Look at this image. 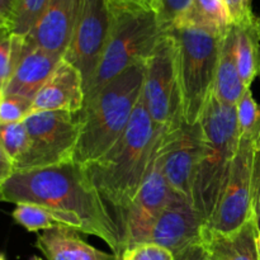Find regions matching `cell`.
I'll return each mask as SVG.
<instances>
[{
    "label": "cell",
    "mask_w": 260,
    "mask_h": 260,
    "mask_svg": "<svg viewBox=\"0 0 260 260\" xmlns=\"http://www.w3.org/2000/svg\"><path fill=\"white\" fill-rule=\"evenodd\" d=\"M12 217L18 225L23 226L29 233L55 228H69L79 233H83L84 230L83 222L76 215L35 203H18L12 212Z\"/></svg>",
    "instance_id": "21"
},
{
    "label": "cell",
    "mask_w": 260,
    "mask_h": 260,
    "mask_svg": "<svg viewBox=\"0 0 260 260\" xmlns=\"http://www.w3.org/2000/svg\"><path fill=\"white\" fill-rule=\"evenodd\" d=\"M254 141L240 136L230 178L215 213L205 226L218 233L239 230L253 217Z\"/></svg>",
    "instance_id": "10"
},
{
    "label": "cell",
    "mask_w": 260,
    "mask_h": 260,
    "mask_svg": "<svg viewBox=\"0 0 260 260\" xmlns=\"http://www.w3.org/2000/svg\"><path fill=\"white\" fill-rule=\"evenodd\" d=\"M10 32V22L0 14V33Z\"/></svg>",
    "instance_id": "36"
},
{
    "label": "cell",
    "mask_w": 260,
    "mask_h": 260,
    "mask_svg": "<svg viewBox=\"0 0 260 260\" xmlns=\"http://www.w3.org/2000/svg\"><path fill=\"white\" fill-rule=\"evenodd\" d=\"M157 150L154 155L146 179L142 183L128 210L126 225V249L129 246L147 243L152 226L156 222L157 217L173 194L172 188L169 187L162 174Z\"/></svg>",
    "instance_id": "12"
},
{
    "label": "cell",
    "mask_w": 260,
    "mask_h": 260,
    "mask_svg": "<svg viewBox=\"0 0 260 260\" xmlns=\"http://www.w3.org/2000/svg\"><path fill=\"white\" fill-rule=\"evenodd\" d=\"M174 260H210L205 248L201 243L194 245L188 246L187 249L182 250L180 253L175 254Z\"/></svg>",
    "instance_id": "32"
},
{
    "label": "cell",
    "mask_w": 260,
    "mask_h": 260,
    "mask_svg": "<svg viewBox=\"0 0 260 260\" xmlns=\"http://www.w3.org/2000/svg\"><path fill=\"white\" fill-rule=\"evenodd\" d=\"M193 0H151V8L155 12L162 32L174 27L177 20L190 7Z\"/></svg>",
    "instance_id": "28"
},
{
    "label": "cell",
    "mask_w": 260,
    "mask_h": 260,
    "mask_svg": "<svg viewBox=\"0 0 260 260\" xmlns=\"http://www.w3.org/2000/svg\"><path fill=\"white\" fill-rule=\"evenodd\" d=\"M32 260H43V259H41V258H38V256H35V258H33Z\"/></svg>",
    "instance_id": "39"
},
{
    "label": "cell",
    "mask_w": 260,
    "mask_h": 260,
    "mask_svg": "<svg viewBox=\"0 0 260 260\" xmlns=\"http://www.w3.org/2000/svg\"><path fill=\"white\" fill-rule=\"evenodd\" d=\"M48 0H15L10 18V32L27 37L42 17Z\"/></svg>",
    "instance_id": "23"
},
{
    "label": "cell",
    "mask_w": 260,
    "mask_h": 260,
    "mask_svg": "<svg viewBox=\"0 0 260 260\" xmlns=\"http://www.w3.org/2000/svg\"><path fill=\"white\" fill-rule=\"evenodd\" d=\"M141 99L155 126L164 135L177 131L185 123L178 43L170 30L162 33L145 62Z\"/></svg>",
    "instance_id": "7"
},
{
    "label": "cell",
    "mask_w": 260,
    "mask_h": 260,
    "mask_svg": "<svg viewBox=\"0 0 260 260\" xmlns=\"http://www.w3.org/2000/svg\"><path fill=\"white\" fill-rule=\"evenodd\" d=\"M236 114L240 136L248 137L255 142L260 137V104L254 99L250 88L244 91L236 104Z\"/></svg>",
    "instance_id": "26"
},
{
    "label": "cell",
    "mask_w": 260,
    "mask_h": 260,
    "mask_svg": "<svg viewBox=\"0 0 260 260\" xmlns=\"http://www.w3.org/2000/svg\"><path fill=\"white\" fill-rule=\"evenodd\" d=\"M29 150L15 172L73 161L80 132V112H37L24 119Z\"/></svg>",
    "instance_id": "8"
},
{
    "label": "cell",
    "mask_w": 260,
    "mask_h": 260,
    "mask_svg": "<svg viewBox=\"0 0 260 260\" xmlns=\"http://www.w3.org/2000/svg\"><path fill=\"white\" fill-rule=\"evenodd\" d=\"M83 0H48L42 17L25 37L24 50L42 48L62 57L73 38Z\"/></svg>",
    "instance_id": "14"
},
{
    "label": "cell",
    "mask_w": 260,
    "mask_h": 260,
    "mask_svg": "<svg viewBox=\"0 0 260 260\" xmlns=\"http://www.w3.org/2000/svg\"><path fill=\"white\" fill-rule=\"evenodd\" d=\"M109 2L119 5H140V7L151 8V0H109Z\"/></svg>",
    "instance_id": "35"
},
{
    "label": "cell",
    "mask_w": 260,
    "mask_h": 260,
    "mask_svg": "<svg viewBox=\"0 0 260 260\" xmlns=\"http://www.w3.org/2000/svg\"><path fill=\"white\" fill-rule=\"evenodd\" d=\"M254 217L234 233L223 234L203 228L201 244L210 260H259L256 249L258 236Z\"/></svg>",
    "instance_id": "17"
},
{
    "label": "cell",
    "mask_w": 260,
    "mask_h": 260,
    "mask_svg": "<svg viewBox=\"0 0 260 260\" xmlns=\"http://www.w3.org/2000/svg\"><path fill=\"white\" fill-rule=\"evenodd\" d=\"M203 228L205 222L193 203L173 192L152 226L147 243L162 246L175 255L188 246L201 243Z\"/></svg>",
    "instance_id": "13"
},
{
    "label": "cell",
    "mask_w": 260,
    "mask_h": 260,
    "mask_svg": "<svg viewBox=\"0 0 260 260\" xmlns=\"http://www.w3.org/2000/svg\"><path fill=\"white\" fill-rule=\"evenodd\" d=\"M162 137L164 134L155 126L140 99L121 139L103 156L84 165L91 185L116 226L123 251L127 246L128 210L146 179Z\"/></svg>",
    "instance_id": "2"
},
{
    "label": "cell",
    "mask_w": 260,
    "mask_h": 260,
    "mask_svg": "<svg viewBox=\"0 0 260 260\" xmlns=\"http://www.w3.org/2000/svg\"><path fill=\"white\" fill-rule=\"evenodd\" d=\"M0 260H7V259H5L4 254H0Z\"/></svg>",
    "instance_id": "38"
},
{
    "label": "cell",
    "mask_w": 260,
    "mask_h": 260,
    "mask_svg": "<svg viewBox=\"0 0 260 260\" xmlns=\"http://www.w3.org/2000/svg\"><path fill=\"white\" fill-rule=\"evenodd\" d=\"M84 102L83 76L75 66L62 57L50 79L33 98L30 113L57 111L79 113L83 109Z\"/></svg>",
    "instance_id": "15"
},
{
    "label": "cell",
    "mask_w": 260,
    "mask_h": 260,
    "mask_svg": "<svg viewBox=\"0 0 260 260\" xmlns=\"http://www.w3.org/2000/svg\"><path fill=\"white\" fill-rule=\"evenodd\" d=\"M0 202H3V197H2V194H0Z\"/></svg>",
    "instance_id": "40"
},
{
    "label": "cell",
    "mask_w": 260,
    "mask_h": 260,
    "mask_svg": "<svg viewBox=\"0 0 260 260\" xmlns=\"http://www.w3.org/2000/svg\"><path fill=\"white\" fill-rule=\"evenodd\" d=\"M256 249H258V258L260 260V234L256 236Z\"/></svg>",
    "instance_id": "37"
},
{
    "label": "cell",
    "mask_w": 260,
    "mask_h": 260,
    "mask_svg": "<svg viewBox=\"0 0 260 260\" xmlns=\"http://www.w3.org/2000/svg\"><path fill=\"white\" fill-rule=\"evenodd\" d=\"M0 142L12 159L14 168L17 169L18 165L27 155L30 144L29 135H28L24 122L2 124L0 126Z\"/></svg>",
    "instance_id": "25"
},
{
    "label": "cell",
    "mask_w": 260,
    "mask_h": 260,
    "mask_svg": "<svg viewBox=\"0 0 260 260\" xmlns=\"http://www.w3.org/2000/svg\"><path fill=\"white\" fill-rule=\"evenodd\" d=\"M0 194L4 202L35 203L76 215L83 222V234L102 239L121 260L123 248L116 226L83 165L69 161L19 170L0 187Z\"/></svg>",
    "instance_id": "1"
},
{
    "label": "cell",
    "mask_w": 260,
    "mask_h": 260,
    "mask_svg": "<svg viewBox=\"0 0 260 260\" xmlns=\"http://www.w3.org/2000/svg\"><path fill=\"white\" fill-rule=\"evenodd\" d=\"M253 217L260 234V137L254 142L253 160Z\"/></svg>",
    "instance_id": "30"
},
{
    "label": "cell",
    "mask_w": 260,
    "mask_h": 260,
    "mask_svg": "<svg viewBox=\"0 0 260 260\" xmlns=\"http://www.w3.org/2000/svg\"><path fill=\"white\" fill-rule=\"evenodd\" d=\"M145 63L135 65L85 101L73 161L88 165L113 147L128 127L144 86Z\"/></svg>",
    "instance_id": "3"
},
{
    "label": "cell",
    "mask_w": 260,
    "mask_h": 260,
    "mask_svg": "<svg viewBox=\"0 0 260 260\" xmlns=\"http://www.w3.org/2000/svg\"><path fill=\"white\" fill-rule=\"evenodd\" d=\"M15 0H0V14L7 18L10 22L12 18L13 9H14Z\"/></svg>",
    "instance_id": "34"
},
{
    "label": "cell",
    "mask_w": 260,
    "mask_h": 260,
    "mask_svg": "<svg viewBox=\"0 0 260 260\" xmlns=\"http://www.w3.org/2000/svg\"><path fill=\"white\" fill-rule=\"evenodd\" d=\"M223 2L228 8L231 23H240L255 14L251 9L253 0H223Z\"/></svg>",
    "instance_id": "31"
},
{
    "label": "cell",
    "mask_w": 260,
    "mask_h": 260,
    "mask_svg": "<svg viewBox=\"0 0 260 260\" xmlns=\"http://www.w3.org/2000/svg\"><path fill=\"white\" fill-rule=\"evenodd\" d=\"M230 24V15L223 0H193L173 28L192 27L225 35Z\"/></svg>",
    "instance_id": "22"
},
{
    "label": "cell",
    "mask_w": 260,
    "mask_h": 260,
    "mask_svg": "<svg viewBox=\"0 0 260 260\" xmlns=\"http://www.w3.org/2000/svg\"><path fill=\"white\" fill-rule=\"evenodd\" d=\"M61 58V56L53 55L42 48L24 50L22 60L0 93L14 94L33 101L36 94L52 75Z\"/></svg>",
    "instance_id": "16"
},
{
    "label": "cell",
    "mask_w": 260,
    "mask_h": 260,
    "mask_svg": "<svg viewBox=\"0 0 260 260\" xmlns=\"http://www.w3.org/2000/svg\"><path fill=\"white\" fill-rule=\"evenodd\" d=\"M246 89L248 88H245L241 81L238 70L235 51H234V36L230 24L222 38L213 95L221 103L236 106Z\"/></svg>",
    "instance_id": "20"
},
{
    "label": "cell",
    "mask_w": 260,
    "mask_h": 260,
    "mask_svg": "<svg viewBox=\"0 0 260 260\" xmlns=\"http://www.w3.org/2000/svg\"><path fill=\"white\" fill-rule=\"evenodd\" d=\"M200 124L202 152L193 179L192 203L206 225L222 198L238 152L240 134L236 106L221 103L212 94Z\"/></svg>",
    "instance_id": "4"
},
{
    "label": "cell",
    "mask_w": 260,
    "mask_h": 260,
    "mask_svg": "<svg viewBox=\"0 0 260 260\" xmlns=\"http://www.w3.org/2000/svg\"><path fill=\"white\" fill-rule=\"evenodd\" d=\"M25 37L12 32L0 33V90L9 80L24 52Z\"/></svg>",
    "instance_id": "24"
},
{
    "label": "cell",
    "mask_w": 260,
    "mask_h": 260,
    "mask_svg": "<svg viewBox=\"0 0 260 260\" xmlns=\"http://www.w3.org/2000/svg\"><path fill=\"white\" fill-rule=\"evenodd\" d=\"M202 152L200 122L184 123L179 129L164 135L157 155L162 174L174 193L192 202V187L198 160Z\"/></svg>",
    "instance_id": "11"
},
{
    "label": "cell",
    "mask_w": 260,
    "mask_h": 260,
    "mask_svg": "<svg viewBox=\"0 0 260 260\" xmlns=\"http://www.w3.org/2000/svg\"><path fill=\"white\" fill-rule=\"evenodd\" d=\"M231 30L241 81L250 88L260 78V17L254 14L240 23H231Z\"/></svg>",
    "instance_id": "19"
},
{
    "label": "cell",
    "mask_w": 260,
    "mask_h": 260,
    "mask_svg": "<svg viewBox=\"0 0 260 260\" xmlns=\"http://www.w3.org/2000/svg\"><path fill=\"white\" fill-rule=\"evenodd\" d=\"M111 9L108 43L95 78L85 91V101L129 68L146 62L164 33L151 8L111 3Z\"/></svg>",
    "instance_id": "5"
},
{
    "label": "cell",
    "mask_w": 260,
    "mask_h": 260,
    "mask_svg": "<svg viewBox=\"0 0 260 260\" xmlns=\"http://www.w3.org/2000/svg\"><path fill=\"white\" fill-rule=\"evenodd\" d=\"M14 173V164H13L12 159H10L9 155L7 154V151H5L4 147H3L2 142H0V187H2L5 182H8L9 178L12 177Z\"/></svg>",
    "instance_id": "33"
},
{
    "label": "cell",
    "mask_w": 260,
    "mask_h": 260,
    "mask_svg": "<svg viewBox=\"0 0 260 260\" xmlns=\"http://www.w3.org/2000/svg\"><path fill=\"white\" fill-rule=\"evenodd\" d=\"M175 256L168 249L152 243H144L127 248L121 260H174Z\"/></svg>",
    "instance_id": "29"
},
{
    "label": "cell",
    "mask_w": 260,
    "mask_h": 260,
    "mask_svg": "<svg viewBox=\"0 0 260 260\" xmlns=\"http://www.w3.org/2000/svg\"><path fill=\"white\" fill-rule=\"evenodd\" d=\"M32 101L14 94L0 93V126L23 122L30 113Z\"/></svg>",
    "instance_id": "27"
},
{
    "label": "cell",
    "mask_w": 260,
    "mask_h": 260,
    "mask_svg": "<svg viewBox=\"0 0 260 260\" xmlns=\"http://www.w3.org/2000/svg\"><path fill=\"white\" fill-rule=\"evenodd\" d=\"M112 25L109 0H83L73 38L62 56L83 76L85 91L103 58Z\"/></svg>",
    "instance_id": "9"
},
{
    "label": "cell",
    "mask_w": 260,
    "mask_h": 260,
    "mask_svg": "<svg viewBox=\"0 0 260 260\" xmlns=\"http://www.w3.org/2000/svg\"><path fill=\"white\" fill-rule=\"evenodd\" d=\"M79 231L69 228L45 230L37 236L36 248L46 260H117L108 254L84 241Z\"/></svg>",
    "instance_id": "18"
},
{
    "label": "cell",
    "mask_w": 260,
    "mask_h": 260,
    "mask_svg": "<svg viewBox=\"0 0 260 260\" xmlns=\"http://www.w3.org/2000/svg\"><path fill=\"white\" fill-rule=\"evenodd\" d=\"M170 32L178 43L184 122L192 126L200 122L213 94L223 35L192 27H175Z\"/></svg>",
    "instance_id": "6"
}]
</instances>
